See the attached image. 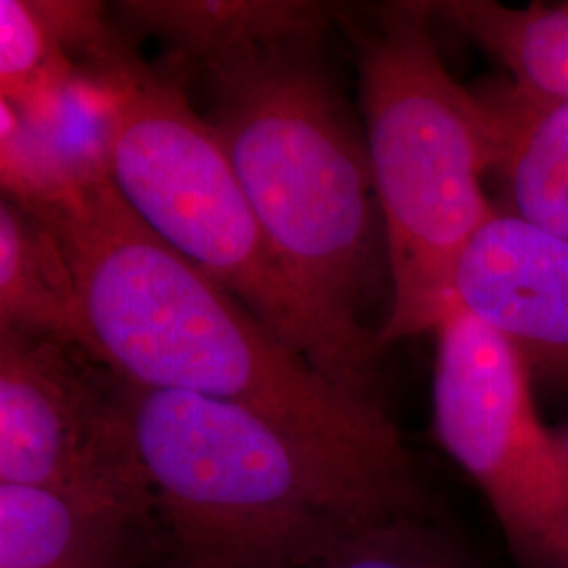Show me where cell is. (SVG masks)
Returning <instances> with one entry per match:
<instances>
[{
	"mask_svg": "<svg viewBox=\"0 0 568 568\" xmlns=\"http://www.w3.org/2000/svg\"><path fill=\"white\" fill-rule=\"evenodd\" d=\"M445 20L501 61L520 95L568 102V2L506 7L493 0L432 2Z\"/></svg>",
	"mask_w": 568,
	"mask_h": 568,
	"instance_id": "obj_13",
	"label": "cell"
},
{
	"mask_svg": "<svg viewBox=\"0 0 568 568\" xmlns=\"http://www.w3.org/2000/svg\"><path fill=\"white\" fill-rule=\"evenodd\" d=\"M323 41L262 47L206 63L204 116L291 278L358 321L373 267L375 190Z\"/></svg>",
	"mask_w": 568,
	"mask_h": 568,
	"instance_id": "obj_5",
	"label": "cell"
},
{
	"mask_svg": "<svg viewBox=\"0 0 568 568\" xmlns=\"http://www.w3.org/2000/svg\"><path fill=\"white\" fill-rule=\"evenodd\" d=\"M493 102L504 126L495 173L508 213L568 241V102L532 100L511 87Z\"/></svg>",
	"mask_w": 568,
	"mask_h": 568,
	"instance_id": "obj_12",
	"label": "cell"
},
{
	"mask_svg": "<svg viewBox=\"0 0 568 568\" xmlns=\"http://www.w3.org/2000/svg\"><path fill=\"white\" fill-rule=\"evenodd\" d=\"M20 129V112L11 100L0 93V145L9 142Z\"/></svg>",
	"mask_w": 568,
	"mask_h": 568,
	"instance_id": "obj_17",
	"label": "cell"
},
{
	"mask_svg": "<svg viewBox=\"0 0 568 568\" xmlns=\"http://www.w3.org/2000/svg\"><path fill=\"white\" fill-rule=\"evenodd\" d=\"M432 2L373 9L358 23L366 154L386 225V347L434 331L469 239L497 213L483 180L501 152V114L453 79L432 34Z\"/></svg>",
	"mask_w": 568,
	"mask_h": 568,
	"instance_id": "obj_3",
	"label": "cell"
},
{
	"mask_svg": "<svg viewBox=\"0 0 568 568\" xmlns=\"http://www.w3.org/2000/svg\"><path fill=\"white\" fill-rule=\"evenodd\" d=\"M23 211L60 251L77 344L119 382L244 406L368 480L417 493L386 408L283 344L154 236L110 182Z\"/></svg>",
	"mask_w": 568,
	"mask_h": 568,
	"instance_id": "obj_1",
	"label": "cell"
},
{
	"mask_svg": "<svg viewBox=\"0 0 568 568\" xmlns=\"http://www.w3.org/2000/svg\"><path fill=\"white\" fill-rule=\"evenodd\" d=\"M121 9L169 42L175 63L192 72L262 47L323 41L345 13L339 4L310 0L122 2Z\"/></svg>",
	"mask_w": 568,
	"mask_h": 568,
	"instance_id": "obj_11",
	"label": "cell"
},
{
	"mask_svg": "<svg viewBox=\"0 0 568 568\" xmlns=\"http://www.w3.org/2000/svg\"><path fill=\"white\" fill-rule=\"evenodd\" d=\"M122 410L171 568H312L363 520L419 511L244 406L122 384Z\"/></svg>",
	"mask_w": 568,
	"mask_h": 568,
	"instance_id": "obj_2",
	"label": "cell"
},
{
	"mask_svg": "<svg viewBox=\"0 0 568 568\" xmlns=\"http://www.w3.org/2000/svg\"><path fill=\"white\" fill-rule=\"evenodd\" d=\"M152 530L148 509L0 485V568H138Z\"/></svg>",
	"mask_w": 568,
	"mask_h": 568,
	"instance_id": "obj_10",
	"label": "cell"
},
{
	"mask_svg": "<svg viewBox=\"0 0 568 568\" xmlns=\"http://www.w3.org/2000/svg\"><path fill=\"white\" fill-rule=\"evenodd\" d=\"M79 65L61 44L49 2L0 0V93L18 108Z\"/></svg>",
	"mask_w": 568,
	"mask_h": 568,
	"instance_id": "obj_15",
	"label": "cell"
},
{
	"mask_svg": "<svg viewBox=\"0 0 568 568\" xmlns=\"http://www.w3.org/2000/svg\"><path fill=\"white\" fill-rule=\"evenodd\" d=\"M0 307L30 331L79 345L60 251L44 227L2 190Z\"/></svg>",
	"mask_w": 568,
	"mask_h": 568,
	"instance_id": "obj_14",
	"label": "cell"
},
{
	"mask_svg": "<svg viewBox=\"0 0 568 568\" xmlns=\"http://www.w3.org/2000/svg\"><path fill=\"white\" fill-rule=\"evenodd\" d=\"M450 302L497 331L530 377L568 382V241L497 211L466 244Z\"/></svg>",
	"mask_w": 568,
	"mask_h": 568,
	"instance_id": "obj_8",
	"label": "cell"
},
{
	"mask_svg": "<svg viewBox=\"0 0 568 568\" xmlns=\"http://www.w3.org/2000/svg\"><path fill=\"white\" fill-rule=\"evenodd\" d=\"M114 87L98 68L18 105L20 129L0 145V190L30 209L108 182Z\"/></svg>",
	"mask_w": 568,
	"mask_h": 568,
	"instance_id": "obj_9",
	"label": "cell"
},
{
	"mask_svg": "<svg viewBox=\"0 0 568 568\" xmlns=\"http://www.w3.org/2000/svg\"><path fill=\"white\" fill-rule=\"evenodd\" d=\"M0 485L148 509L122 384L79 345L30 328L0 335Z\"/></svg>",
	"mask_w": 568,
	"mask_h": 568,
	"instance_id": "obj_7",
	"label": "cell"
},
{
	"mask_svg": "<svg viewBox=\"0 0 568 568\" xmlns=\"http://www.w3.org/2000/svg\"><path fill=\"white\" fill-rule=\"evenodd\" d=\"M312 568L467 567L457 549L424 525L419 511H400L349 528Z\"/></svg>",
	"mask_w": 568,
	"mask_h": 568,
	"instance_id": "obj_16",
	"label": "cell"
},
{
	"mask_svg": "<svg viewBox=\"0 0 568 568\" xmlns=\"http://www.w3.org/2000/svg\"><path fill=\"white\" fill-rule=\"evenodd\" d=\"M432 333L438 440L485 493L525 567L568 568L567 469L525 361L455 302Z\"/></svg>",
	"mask_w": 568,
	"mask_h": 568,
	"instance_id": "obj_6",
	"label": "cell"
},
{
	"mask_svg": "<svg viewBox=\"0 0 568 568\" xmlns=\"http://www.w3.org/2000/svg\"><path fill=\"white\" fill-rule=\"evenodd\" d=\"M554 436H556L558 450H560V457H562V464H565V469H567L568 476V426L565 427V429H556V432H554Z\"/></svg>",
	"mask_w": 568,
	"mask_h": 568,
	"instance_id": "obj_18",
	"label": "cell"
},
{
	"mask_svg": "<svg viewBox=\"0 0 568 568\" xmlns=\"http://www.w3.org/2000/svg\"><path fill=\"white\" fill-rule=\"evenodd\" d=\"M93 68L116 95L108 182L122 204L333 384L382 405L379 333L331 312L291 278L220 135L178 81L126 51Z\"/></svg>",
	"mask_w": 568,
	"mask_h": 568,
	"instance_id": "obj_4",
	"label": "cell"
}]
</instances>
